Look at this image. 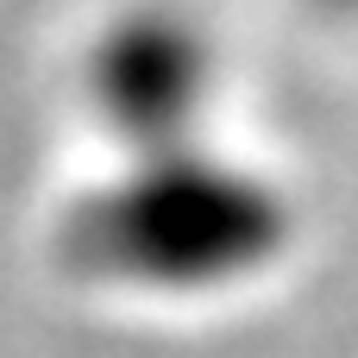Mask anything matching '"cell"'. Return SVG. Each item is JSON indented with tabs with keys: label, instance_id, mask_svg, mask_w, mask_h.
<instances>
[{
	"label": "cell",
	"instance_id": "6da1fadb",
	"mask_svg": "<svg viewBox=\"0 0 358 358\" xmlns=\"http://www.w3.org/2000/svg\"><path fill=\"white\" fill-rule=\"evenodd\" d=\"M296 195L233 151L176 145L120 157L57 214V258L76 283L151 302H201L271 277L296 245Z\"/></svg>",
	"mask_w": 358,
	"mask_h": 358
},
{
	"label": "cell",
	"instance_id": "7a4b0ae2",
	"mask_svg": "<svg viewBox=\"0 0 358 358\" xmlns=\"http://www.w3.org/2000/svg\"><path fill=\"white\" fill-rule=\"evenodd\" d=\"M220 94V50L208 25L170 0H138L101 19L82 50V101L120 157L201 145Z\"/></svg>",
	"mask_w": 358,
	"mask_h": 358
},
{
	"label": "cell",
	"instance_id": "3957f363",
	"mask_svg": "<svg viewBox=\"0 0 358 358\" xmlns=\"http://www.w3.org/2000/svg\"><path fill=\"white\" fill-rule=\"evenodd\" d=\"M315 6H327V13H358V0H315Z\"/></svg>",
	"mask_w": 358,
	"mask_h": 358
}]
</instances>
